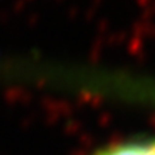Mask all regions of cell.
I'll use <instances>...</instances> for the list:
<instances>
[{"label": "cell", "mask_w": 155, "mask_h": 155, "mask_svg": "<svg viewBox=\"0 0 155 155\" xmlns=\"http://www.w3.org/2000/svg\"><path fill=\"white\" fill-rule=\"evenodd\" d=\"M66 94L155 108V76L124 69L68 65L61 75Z\"/></svg>", "instance_id": "1"}, {"label": "cell", "mask_w": 155, "mask_h": 155, "mask_svg": "<svg viewBox=\"0 0 155 155\" xmlns=\"http://www.w3.org/2000/svg\"><path fill=\"white\" fill-rule=\"evenodd\" d=\"M91 155H155V135L112 142L98 148Z\"/></svg>", "instance_id": "2"}]
</instances>
